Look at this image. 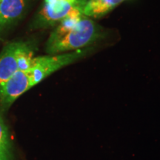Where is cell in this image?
Wrapping results in <instances>:
<instances>
[{"label": "cell", "instance_id": "cell-8", "mask_svg": "<svg viewBox=\"0 0 160 160\" xmlns=\"http://www.w3.org/2000/svg\"><path fill=\"white\" fill-rule=\"evenodd\" d=\"M11 146L8 131L2 117L0 115V160H11Z\"/></svg>", "mask_w": 160, "mask_h": 160}, {"label": "cell", "instance_id": "cell-1", "mask_svg": "<svg viewBox=\"0 0 160 160\" xmlns=\"http://www.w3.org/2000/svg\"><path fill=\"white\" fill-rule=\"evenodd\" d=\"M100 36V29L91 19L82 16H69L51 33L46 51L50 55L77 51L91 45Z\"/></svg>", "mask_w": 160, "mask_h": 160}, {"label": "cell", "instance_id": "cell-5", "mask_svg": "<svg viewBox=\"0 0 160 160\" xmlns=\"http://www.w3.org/2000/svg\"><path fill=\"white\" fill-rule=\"evenodd\" d=\"M28 46L25 42H14L6 45L0 53V91L19 70V57Z\"/></svg>", "mask_w": 160, "mask_h": 160}, {"label": "cell", "instance_id": "cell-4", "mask_svg": "<svg viewBox=\"0 0 160 160\" xmlns=\"http://www.w3.org/2000/svg\"><path fill=\"white\" fill-rule=\"evenodd\" d=\"M33 87L27 71H18L12 76L0 91V105L8 109L14 102Z\"/></svg>", "mask_w": 160, "mask_h": 160}, {"label": "cell", "instance_id": "cell-9", "mask_svg": "<svg viewBox=\"0 0 160 160\" xmlns=\"http://www.w3.org/2000/svg\"><path fill=\"white\" fill-rule=\"evenodd\" d=\"M55 1H63V2H68L71 4H75L78 0H45V3H51Z\"/></svg>", "mask_w": 160, "mask_h": 160}, {"label": "cell", "instance_id": "cell-3", "mask_svg": "<svg viewBox=\"0 0 160 160\" xmlns=\"http://www.w3.org/2000/svg\"><path fill=\"white\" fill-rule=\"evenodd\" d=\"M84 4L85 2H82L81 0H78L75 4L63 1L45 3L35 18L33 27L36 28L50 27L60 23L71 15L83 14Z\"/></svg>", "mask_w": 160, "mask_h": 160}, {"label": "cell", "instance_id": "cell-7", "mask_svg": "<svg viewBox=\"0 0 160 160\" xmlns=\"http://www.w3.org/2000/svg\"><path fill=\"white\" fill-rule=\"evenodd\" d=\"M125 0H88L84 4L83 14L87 17H101Z\"/></svg>", "mask_w": 160, "mask_h": 160}, {"label": "cell", "instance_id": "cell-6", "mask_svg": "<svg viewBox=\"0 0 160 160\" xmlns=\"http://www.w3.org/2000/svg\"><path fill=\"white\" fill-rule=\"evenodd\" d=\"M28 0H0V34L22 17Z\"/></svg>", "mask_w": 160, "mask_h": 160}, {"label": "cell", "instance_id": "cell-2", "mask_svg": "<svg viewBox=\"0 0 160 160\" xmlns=\"http://www.w3.org/2000/svg\"><path fill=\"white\" fill-rule=\"evenodd\" d=\"M87 53L88 50L79 49L71 53L33 58L31 67L27 71L32 86L37 85L51 73L84 57Z\"/></svg>", "mask_w": 160, "mask_h": 160}]
</instances>
